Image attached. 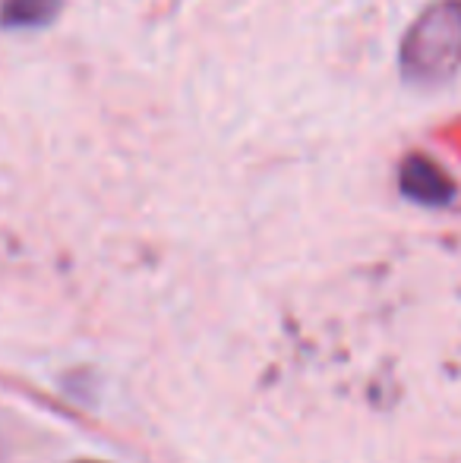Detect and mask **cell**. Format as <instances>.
<instances>
[{
	"label": "cell",
	"instance_id": "obj_2",
	"mask_svg": "<svg viewBox=\"0 0 461 463\" xmlns=\"http://www.w3.org/2000/svg\"><path fill=\"white\" fill-rule=\"evenodd\" d=\"M401 186L411 199L420 202H446L452 195V186L446 184V177L424 158H411L405 165V174H401Z\"/></svg>",
	"mask_w": 461,
	"mask_h": 463
},
{
	"label": "cell",
	"instance_id": "obj_1",
	"mask_svg": "<svg viewBox=\"0 0 461 463\" xmlns=\"http://www.w3.org/2000/svg\"><path fill=\"white\" fill-rule=\"evenodd\" d=\"M401 67L408 80L443 82L458 73L461 67V0H443L433 4L401 44Z\"/></svg>",
	"mask_w": 461,
	"mask_h": 463
}]
</instances>
